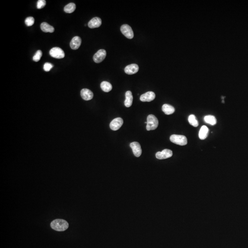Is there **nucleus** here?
<instances>
[{
    "label": "nucleus",
    "instance_id": "1",
    "mask_svg": "<svg viewBox=\"0 0 248 248\" xmlns=\"http://www.w3.org/2000/svg\"><path fill=\"white\" fill-rule=\"evenodd\" d=\"M51 227L53 229L58 231H64L68 229V222L63 219H56L51 223Z\"/></svg>",
    "mask_w": 248,
    "mask_h": 248
},
{
    "label": "nucleus",
    "instance_id": "2",
    "mask_svg": "<svg viewBox=\"0 0 248 248\" xmlns=\"http://www.w3.org/2000/svg\"><path fill=\"white\" fill-rule=\"evenodd\" d=\"M159 125L158 120L154 115H150L147 117V130H154L156 129Z\"/></svg>",
    "mask_w": 248,
    "mask_h": 248
},
{
    "label": "nucleus",
    "instance_id": "3",
    "mask_svg": "<svg viewBox=\"0 0 248 248\" xmlns=\"http://www.w3.org/2000/svg\"><path fill=\"white\" fill-rule=\"evenodd\" d=\"M170 140L172 143L180 146H184L187 143V138L183 135H172L170 137Z\"/></svg>",
    "mask_w": 248,
    "mask_h": 248
},
{
    "label": "nucleus",
    "instance_id": "4",
    "mask_svg": "<svg viewBox=\"0 0 248 248\" xmlns=\"http://www.w3.org/2000/svg\"><path fill=\"white\" fill-rule=\"evenodd\" d=\"M49 53L51 57L58 59L63 58L65 57L64 51L62 49L58 47H55L51 49Z\"/></svg>",
    "mask_w": 248,
    "mask_h": 248
},
{
    "label": "nucleus",
    "instance_id": "5",
    "mask_svg": "<svg viewBox=\"0 0 248 248\" xmlns=\"http://www.w3.org/2000/svg\"><path fill=\"white\" fill-rule=\"evenodd\" d=\"M120 30L126 38L129 39H131L134 37L133 31L132 30L131 27L128 25H123L120 27Z\"/></svg>",
    "mask_w": 248,
    "mask_h": 248
},
{
    "label": "nucleus",
    "instance_id": "6",
    "mask_svg": "<svg viewBox=\"0 0 248 248\" xmlns=\"http://www.w3.org/2000/svg\"><path fill=\"white\" fill-rule=\"evenodd\" d=\"M106 54V51L105 50H99L93 56V60L96 63H100L105 58Z\"/></svg>",
    "mask_w": 248,
    "mask_h": 248
},
{
    "label": "nucleus",
    "instance_id": "7",
    "mask_svg": "<svg viewBox=\"0 0 248 248\" xmlns=\"http://www.w3.org/2000/svg\"><path fill=\"white\" fill-rule=\"evenodd\" d=\"M172 155L173 153L172 150L165 149L161 152H157L156 154V157L158 159H166L172 157Z\"/></svg>",
    "mask_w": 248,
    "mask_h": 248
},
{
    "label": "nucleus",
    "instance_id": "8",
    "mask_svg": "<svg viewBox=\"0 0 248 248\" xmlns=\"http://www.w3.org/2000/svg\"><path fill=\"white\" fill-rule=\"evenodd\" d=\"M123 124V120L122 118H118L114 119L110 124V128L113 130H119Z\"/></svg>",
    "mask_w": 248,
    "mask_h": 248
},
{
    "label": "nucleus",
    "instance_id": "9",
    "mask_svg": "<svg viewBox=\"0 0 248 248\" xmlns=\"http://www.w3.org/2000/svg\"><path fill=\"white\" fill-rule=\"evenodd\" d=\"M130 148L132 149V151L135 156L139 157L142 154V150L140 144L138 142H132L130 144Z\"/></svg>",
    "mask_w": 248,
    "mask_h": 248
},
{
    "label": "nucleus",
    "instance_id": "10",
    "mask_svg": "<svg viewBox=\"0 0 248 248\" xmlns=\"http://www.w3.org/2000/svg\"><path fill=\"white\" fill-rule=\"evenodd\" d=\"M155 98V94L154 92H148L141 96L140 100L143 102H149L154 100Z\"/></svg>",
    "mask_w": 248,
    "mask_h": 248
},
{
    "label": "nucleus",
    "instance_id": "11",
    "mask_svg": "<svg viewBox=\"0 0 248 248\" xmlns=\"http://www.w3.org/2000/svg\"><path fill=\"white\" fill-rule=\"evenodd\" d=\"M125 73L129 75L135 74L138 71L139 67L138 64H131L127 65L125 68Z\"/></svg>",
    "mask_w": 248,
    "mask_h": 248
},
{
    "label": "nucleus",
    "instance_id": "12",
    "mask_svg": "<svg viewBox=\"0 0 248 248\" xmlns=\"http://www.w3.org/2000/svg\"><path fill=\"white\" fill-rule=\"evenodd\" d=\"M81 95L82 99L86 101L90 100L93 97V92L88 89H82Z\"/></svg>",
    "mask_w": 248,
    "mask_h": 248
},
{
    "label": "nucleus",
    "instance_id": "13",
    "mask_svg": "<svg viewBox=\"0 0 248 248\" xmlns=\"http://www.w3.org/2000/svg\"><path fill=\"white\" fill-rule=\"evenodd\" d=\"M81 44V39L79 36H75L73 38L70 43V48L73 50H77L80 48Z\"/></svg>",
    "mask_w": 248,
    "mask_h": 248
},
{
    "label": "nucleus",
    "instance_id": "14",
    "mask_svg": "<svg viewBox=\"0 0 248 248\" xmlns=\"http://www.w3.org/2000/svg\"><path fill=\"white\" fill-rule=\"evenodd\" d=\"M102 25L101 19L98 17H95L92 18L89 21L88 24V26L91 29L98 28Z\"/></svg>",
    "mask_w": 248,
    "mask_h": 248
},
{
    "label": "nucleus",
    "instance_id": "15",
    "mask_svg": "<svg viewBox=\"0 0 248 248\" xmlns=\"http://www.w3.org/2000/svg\"><path fill=\"white\" fill-rule=\"evenodd\" d=\"M133 102V96L132 92L128 91L125 93V105L126 107H130L132 105Z\"/></svg>",
    "mask_w": 248,
    "mask_h": 248
},
{
    "label": "nucleus",
    "instance_id": "16",
    "mask_svg": "<svg viewBox=\"0 0 248 248\" xmlns=\"http://www.w3.org/2000/svg\"><path fill=\"white\" fill-rule=\"evenodd\" d=\"M162 110L164 114L167 115H172L175 111V108L172 106L168 104L164 105L162 107Z\"/></svg>",
    "mask_w": 248,
    "mask_h": 248
},
{
    "label": "nucleus",
    "instance_id": "17",
    "mask_svg": "<svg viewBox=\"0 0 248 248\" xmlns=\"http://www.w3.org/2000/svg\"><path fill=\"white\" fill-rule=\"evenodd\" d=\"M209 129L205 125L202 126L199 132V138L200 139L204 140L206 138L209 133Z\"/></svg>",
    "mask_w": 248,
    "mask_h": 248
},
{
    "label": "nucleus",
    "instance_id": "18",
    "mask_svg": "<svg viewBox=\"0 0 248 248\" xmlns=\"http://www.w3.org/2000/svg\"><path fill=\"white\" fill-rule=\"evenodd\" d=\"M40 28L42 31L44 32H49V33H53L54 31V28L53 27L49 25L48 23L46 22H43L41 23L40 25Z\"/></svg>",
    "mask_w": 248,
    "mask_h": 248
},
{
    "label": "nucleus",
    "instance_id": "19",
    "mask_svg": "<svg viewBox=\"0 0 248 248\" xmlns=\"http://www.w3.org/2000/svg\"><path fill=\"white\" fill-rule=\"evenodd\" d=\"M101 88L102 91L105 92H108L111 91L112 89V86L109 82L104 81L101 83Z\"/></svg>",
    "mask_w": 248,
    "mask_h": 248
},
{
    "label": "nucleus",
    "instance_id": "20",
    "mask_svg": "<svg viewBox=\"0 0 248 248\" xmlns=\"http://www.w3.org/2000/svg\"><path fill=\"white\" fill-rule=\"evenodd\" d=\"M204 120L206 123L210 124L211 125H215L217 123L216 118H215L214 116L211 115L205 116Z\"/></svg>",
    "mask_w": 248,
    "mask_h": 248
},
{
    "label": "nucleus",
    "instance_id": "21",
    "mask_svg": "<svg viewBox=\"0 0 248 248\" xmlns=\"http://www.w3.org/2000/svg\"><path fill=\"white\" fill-rule=\"evenodd\" d=\"M76 9V4L74 3H70L65 6L64 8V11L66 13L71 14L75 11Z\"/></svg>",
    "mask_w": 248,
    "mask_h": 248
},
{
    "label": "nucleus",
    "instance_id": "22",
    "mask_svg": "<svg viewBox=\"0 0 248 248\" xmlns=\"http://www.w3.org/2000/svg\"><path fill=\"white\" fill-rule=\"evenodd\" d=\"M188 121L190 125L194 127L198 126V122L194 115H191L189 116L188 117Z\"/></svg>",
    "mask_w": 248,
    "mask_h": 248
},
{
    "label": "nucleus",
    "instance_id": "23",
    "mask_svg": "<svg viewBox=\"0 0 248 248\" xmlns=\"http://www.w3.org/2000/svg\"><path fill=\"white\" fill-rule=\"evenodd\" d=\"M43 55V53L40 50H38L35 53L34 57H33V60L35 62H38L40 60L41 57Z\"/></svg>",
    "mask_w": 248,
    "mask_h": 248
},
{
    "label": "nucleus",
    "instance_id": "24",
    "mask_svg": "<svg viewBox=\"0 0 248 248\" xmlns=\"http://www.w3.org/2000/svg\"><path fill=\"white\" fill-rule=\"evenodd\" d=\"M34 18L32 17H29L26 18V19L25 20V23L26 24V25L28 26H32L34 24Z\"/></svg>",
    "mask_w": 248,
    "mask_h": 248
},
{
    "label": "nucleus",
    "instance_id": "25",
    "mask_svg": "<svg viewBox=\"0 0 248 248\" xmlns=\"http://www.w3.org/2000/svg\"><path fill=\"white\" fill-rule=\"evenodd\" d=\"M46 5V1L45 0H39L37 3V8L39 9L43 8Z\"/></svg>",
    "mask_w": 248,
    "mask_h": 248
},
{
    "label": "nucleus",
    "instance_id": "26",
    "mask_svg": "<svg viewBox=\"0 0 248 248\" xmlns=\"http://www.w3.org/2000/svg\"><path fill=\"white\" fill-rule=\"evenodd\" d=\"M53 67V65L52 63H45L43 66L44 70L46 72H49Z\"/></svg>",
    "mask_w": 248,
    "mask_h": 248
}]
</instances>
